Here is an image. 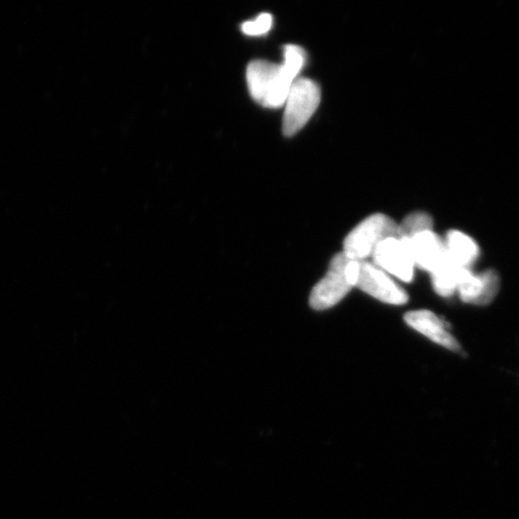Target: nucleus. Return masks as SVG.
Returning <instances> with one entry per match:
<instances>
[{
  "mask_svg": "<svg viewBox=\"0 0 519 519\" xmlns=\"http://www.w3.org/2000/svg\"><path fill=\"white\" fill-rule=\"evenodd\" d=\"M306 52L300 46L284 47L282 65L267 61H254L247 68V82L250 95L256 103L278 109L285 104L290 89L298 79L304 64Z\"/></svg>",
  "mask_w": 519,
  "mask_h": 519,
  "instance_id": "f257e3e1",
  "label": "nucleus"
},
{
  "mask_svg": "<svg viewBox=\"0 0 519 519\" xmlns=\"http://www.w3.org/2000/svg\"><path fill=\"white\" fill-rule=\"evenodd\" d=\"M390 237H398V224L385 214H373L345 238L343 253L350 260L363 261Z\"/></svg>",
  "mask_w": 519,
  "mask_h": 519,
  "instance_id": "f03ea898",
  "label": "nucleus"
},
{
  "mask_svg": "<svg viewBox=\"0 0 519 519\" xmlns=\"http://www.w3.org/2000/svg\"><path fill=\"white\" fill-rule=\"evenodd\" d=\"M321 91L318 83L300 77L292 85L285 101L283 133L294 136L313 117L320 105Z\"/></svg>",
  "mask_w": 519,
  "mask_h": 519,
  "instance_id": "7ed1b4c3",
  "label": "nucleus"
},
{
  "mask_svg": "<svg viewBox=\"0 0 519 519\" xmlns=\"http://www.w3.org/2000/svg\"><path fill=\"white\" fill-rule=\"evenodd\" d=\"M349 260L344 253L334 256L326 276L314 286L310 294L309 302L313 309L326 310L336 306L354 288L346 277Z\"/></svg>",
  "mask_w": 519,
  "mask_h": 519,
  "instance_id": "20e7f679",
  "label": "nucleus"
},
{
  "mask_svg": "<svg viewBox=\"0 0 519 519\" xmlns=\"http://www.w3.org/2000/svg\"><path fill=\"white\" fill-rule=\"evenodd\" d=\"M375 266L391 276L410 283L414 278L415 262L407 242L399 237H390L381 242L373 253Z\"/></svg>",
  "mask_w": 519,
  "mask_h": 519,
  "instance_id": "39448f33",
  "label": "nucleus"
},
{
  "mask_svg": "<svg viewBox=\"0 0 519 519\" xmlns=\"http://www.w3.org/2000/svg\"><path fill=\"white\" fill-rule=\"evenodd\" d=\"M356 286L369 296L377 298L381 302L392 304V306H403L409 301L407 292L393 282L389 274L365 261H361L360 276Z\"/></svg>",
  "mask_w": 519,
  "mask_h": 519,
  "instance_id": "423d86ee",
  "label": "nucleus"
},
{
  "mask_svg": "<svg viewBox=\"0 0 519 519\" xmlns=\"http://www.w3.org/2000/svg\"><path fill=\"white\" fill-rule=\"evenodd\" d=\"M500 279L497 272L492 270L476 276L470 270H465L459 282L458 290L461 300L474 306H487L497 297Z\"/></svg>",
  "mask_w": 519,
  "mask_h": 519,
  "instance_id": "0eeeda50",
  "label": "nucleus"
},
{
  "mask_svg": "<svg viewBox=\"0 0 519 519\" xmlns=\"http://www.w3.org/2000/svg\"><path fill=\"white\" fill-rule=\"evenodd\" d=\"M402 240L407 242L415 266L422 270L432 273L445 258V242L433 230Z\"/></svg>",
  "mask_w": 519,
  "mask_h": 519,
  "instance_id": "6e6552de",
  "label": "nucleus"
},
{
  "mask_svg": "<svg viewBox=\"0 0 519 519\" xmlns=\"http://www.w3.org/2000/svg\"><path fill=\"white\" fill-rule=\"evenodd\" d=\"M404 320L413 330L423 334L443 348L456 351V353L461 351V345L447 331L443 320H440L437 315L429 312V310H414V312L405 314Z\"/></svg>",
  "mask_w": 519,
  "mask_h": 519,
  "instance_id": "1a4fd4ad",
  "label": "nucleus"
},
{
  "mask_svg": "<svg viewBox=\"0 0 519 519\" xmlns=\"http://www.w3.org/2000/svg\"><path fill=\"white\" fill-rule=\"evenodd\" d=\"M445 248L450 259L463 268H470L480 254V249L473 238L461 231H450L447 234Z\"/></svg>",
  "mask_w": 519,
  "mask_h": 519,
  "instance_id": "9d476101",
  "label": "nucleus"
},
{
  "mask_svg": "<svg viewBox=\"0 0 519 519\" xmlns=\"http://www.w3.org/2000/svg\"><path fill=\"white\" fill-rule=\"evenodd\" d=\"M465 270H470V268L458 266L446 253L444 260L432 272L434 290L441 297L455 295Z\"/></svg>",
  "mask_w": 519,
  "mask_h": 519,
  "instance_id": "9b49d317",
  "label": "nucleus"
},
{
  "mask_svg": "<svg viewBox=\"0 0 519 519\" xmlns=\"http://www.w3.org/2000/svg\"><path fill=\"white\" fill-rule=\"evenodd\" d=\"M433 230V219L427 213L410 214L401 225H398V237L410 238L421 232Z\"/></svg>",
  "mask_w": 519,
  "mask_h": 519,
  "instance_id": "f8f14e48",
  "label": "nucleus"
},
{
  "mask_svg": "<svg viewBox=\"0 0 519 519\" xmlns=\"http://www.w3.org/2000/svg\"><path fill=\"white\" fill-rule=\"evenodd\" d=\"M272 15L261 14L254 21L244 22L242 25V32L250 37H256V35H264L270 32L272 28Z\"/></svg>",
  "mask_w": 519,
  "mask_h": 519,
  "instance_id": "ddd939ff",
  "label": "nucleus"
}]
</instances>
